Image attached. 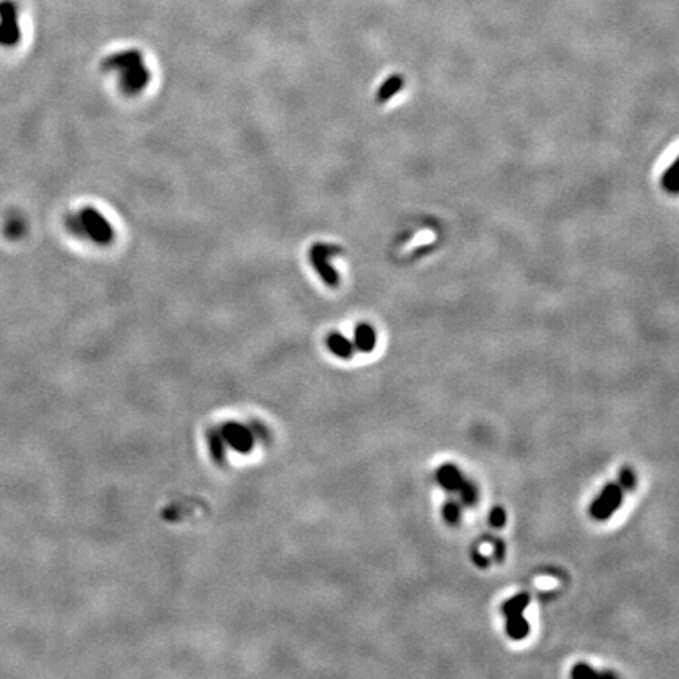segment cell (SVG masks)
Wrapping results in <instances>:
<instances>
[{"mask_svg":"<svg viewBox=\"0 0 679 679\" xmlns=\"http://www.w3.org/2000/svg\"><path fill=\"white\" fill-rule=\"evenodd\" d=\"M102 68L106 71L120 72V88L124 94H137L150 82V71L143 65L142 54L136 49L121 50V53L107 57Z\"/></svg>","mask_w":679,"mask_h":679,"instance_id":"obj_1","label":"cell"},{"mask_svg":"<svg viewBox=\"0 0 679 679\" xmlns=\"http://www.w3.org/2000/svg\"><path fill=\"white\" fill-rule=\"evenodd\" d=\"M342 254V249L334 244H324V242H316L310 249V261L312 266L318 272L321 280L329 286H337L340 283L338 272L330 266V256H337Z\"/></svg>","mask_w":679,"mask_h":679,"instance_id":"obj_2","label":"cell"},{"mask_svg":"<svg viewBox=\"0 0 679 679\" xmlns=\"http://www.w3.org/2000/svg\"><path fill=\"white\" fill-rule=\"evenodd\" d=\"M77 214L85 228L87 239H92L96 244L101 246H107L114 241V228L99 211H96L94 208H84Z\"/></svg>","mask_w":679,"mask_h":679,"instance_id":"obj_3","label":"cell"},{"mask_svg":"<svg viewBox=\"0 0 679 679\" xmlns=\"http://www.w3.org/2000/svg\"><path fill=\"white\" fill-rule=\"evenodd\" d=\"M623 504V489L619 488L616 483H609L601 491L599 496L594 499V501L590 505V516L594 521H609L612 514L618 511L619 506Z\"/></svg>","mask_w":679,"mask_h":679,"instance_id":"obj_4","label":"cell"},{"mask_svg":"<svg viewBox=\"0 0 679 679\" xmlns=\"http://www.w3.org/2000/svg\"><path fill=\"white\" fill-rule=\"evenodd\" d=\"M21 40L16 9L11 4H0V46H14Z\"/></svg>","mask_w":679,"mask_h":679,"instance_id":"obj_5","label":"cell"},{"mask_svg":"<svg viewBox=\"0 0 679 679\" xmlns=\"http://www.w3.org/2000/svg\"><path fill=\"white\" fill-rule=\"evenodd\" d=\"M222 438L230 447H233L236 452L249 453L255 444V435L249 430V428L238 425V423H228L222 430Z\"/></svg>","mask_w":679,"mask_h":679,"instance_id":"obj_6","label":"cell"},{"mask_svg":"<svg viewBox=\"0 0 679 679\" xmlns=\"http://www.w3.org/2000/svg\"><path fill=\"white\" fill-rule=\"evenodd\" d=\"M435 478H438V483L442 488L448 492H457L461 489L464 482H466L461 470L457 469L455 464H444V466H440L438 472H435Z\"/></svg>","mask_w":679,"mask_h":679,"instance_id":"obj_7","label":"cell"},{"mask_svg":"<svg viewBox=\"0 0 679 679\" xmlns=\"http://www.w3.org/2000/svg\"><path fill=\"white\" fill-rule=\"evenodd\" d=\"M376 346V332L371 324L360 322L354 332V348L362 352H371Z\"/></svg>","mask_w":679,"mask_h":679,"instance_id":"obj_8","label":"cell"},{"mask_svg":"<svg viewBox=\"0 0 679 679\" xmlns=\"http://www.w3.org/2000/svg\"><path fill=\"white\" fill-rule=\"evenodd\" d=\"M327 348L340 359H349L354 356V343L344 335L334 332L327 337Z\"/></svg>","mask_w":679,"mask_h":679,"instance_id":"obj_9","label":"cell"},{"mask_svg":"<svg viewBox=\"0 0 679 679\" xmlns=\"http://www.w3.org/2000/svg\"><path fill=\"white\" fill-rule=\"evenodd\" d=\"M506 634L513 640H523L530 634V623L523 614L506 616Z\"/></svg>","mask_w":679,"mask_h":679,"instance_id":"obj_10","label":"cell"},{"mask_svg":"<svg viewBox=\"0 0 679 679\" xmlns=\"http://www.w3.org/2000/svg\"><path fill=\"white\" fill-rule=\"evenodd\" d=\"M404 85V77L400 75H393L384 80V84L379 87L378 93H376V99L378 102H386L389 99H392L393 96L401 90Z\"/></svg>","mask_w":679,"mask_h":679,"instance_id":"obj_11","label":"cell"},{"mask_svg":"<svg viewBox=\"0 0 679 679\" xmlns=\"http://www.w3.org/2000/svg\"><path fill=\"white\" fill-rule=\"evenodd\" d=\"M530 604V596L527 593H519L513 596L511 599H508L504 607H501V612H504L505 616H513V615H519L526 612Z\"/></svg>","mask_w":679,"mask_h":679,"instance_id":"obj_12","label":"cell"},{"mask_svg":"<svg viewBox=\"0 0 679 679\" xmlns=\"http://www.w3.org/2000/svg\"><path fill=\"white\" fill-rule=\"evenodd\" d=\"M678 168H679V162L676 159V161H673V164H671L666 170V173H663V176H662L663 189L671 192V194H676L678 189H679V172H678Z\"/></svg>","mask_w":679,"mask_h":679,"instance_id":"obj_13","label":"cell"},{"mask_svg":"<svg viewBox=\"0 0 679 679\" xmlns=\"http://www.w3.org/2000/svg\"><path fill=\"white\" fill-rule=\"evenodd\" d=\"M442 514H444V519L450 526H456L461 521V505L455 500H448L442 508Z\"/></svg>","mask_w":679,"mask_h":679,"instance_id":"obj_14","label":"cell"},{"mask_svg":"<svg viewBox=\"0 0 679 679\" xmlns=\"http://www.w3.org/2000/svg\"><path fill=\"white\" fill-rule=\"evenodd\" d=\"M65 225H66V230H68L72 236H76V238H87L85 228L82 225V220H80L79 217V214H68L65 219Z\"/></svg>","mask_w":679,"mask_h":679,"instance_id":"obj_15","label":"cell"},{"mask_svg":"<svg viewBox=\"0 0 679 679\" xmlns=\"http://www.w3.org/2000/svg\"><path fill=\"white\" fill-rule=\"evenodd\" d=\"M457 494H460L461 496V501L466 506H474L477 504V500H478V491L477 488L474 486V483H470V482H464V484L461 486V489L457 491Z\"/></svg>","mask_w":679,"mask_h":679,"instance_id":"obj_16","label":"cell"},{"mask_svg":"<svg viewBox=\"0 0 679 679\" xmlns=\"http://www.w3.org/2000/svg\"><path fill=\"white\" fill-rule=\"evenodd\" d=\"M210 445H211L212 455L216 456L217 460H220L225 453V445H227L225 439L222 438V433H212L210 435Z\"/></svg>","mask_w":679,"mask_h":679,"instance_id":"obj_17","label":"cell"},{"mask_svg":"<svg viewBox=\"0 0 679 679\" xmlns=\"http://www.w3.org/2000/svg\"><path fill=\"white\" fill-rule=\"evenodd\" d=\"M637 483V477L634 474V470L631 467H624L619 472V488L631 491L636 488Z\"/></svg>","mask_w":679,"mask_h":679,"instance_id":"obj_18","label":"cell"},{"mask_svg":"<svg viewBox=\"0 0 679 679\" xmlns=\"http://www.w3.org/2000/svg\"><path fill=\"white\" fill-rule=\"evenodd\" d=\"M489 523L494 528L506 526V511L501 506H494L489 511Z\"/></svg>","mask_w":679,"mask_h":679,"instance_id":"obj_19","label":"cell"},{"mask_svg":"<svg viewBox=\"0 0 679 679\" xmlns=\"http://www.w3.org/2000/svg\"><path fill=\"white\" fill-rule=\"evenodd\" d=\"M592 676H599V673H597L596 670H593L592 667H590L588 663H584V662L575 663V666H574L572 670H571V678H574V679L592 678Z\"/></svg>","mask_w":679,"mask_h":679,"instance_id":"obj_20","label":"cell"},{"mask_svg":"<svg viewBox=\"0 0 679 679\" xmlns=\"http://www.w3.org/2000/svg\"><path fill=\"white\" fill-rule=\"evenodd\" d=\"M6 232L11 236V238H18L22 233H24V222L19 217H13L9 224H6Z\"/></svg>","mask_w":679,"mask_h":679,"instance_id":"obj_21","label":"cell"},{"mask_svg":"<svg viewBox=\"0 0 679 679\" xmlns=\"http://www.w3.org/2000/svg\"><path fill=\"white\" fill-rule=\"evenodd\" d=\"M505 543L501 541V540H496L494 541V558L497 560V562H504V558H505Z\"/></svg>","mask_w":679,"mask_h":679,"instance_id":"obj_22","label":"cell"},{"mask_svg":"<svg viewBox=\"0 0 679 679\" xmlns=\"http://www.w3.org/2000/svg\"><path fill=\"white\" fill-rule=\"evenodd\" d=\"M472 558H474V563L478 567H488V565H489L488 557H484L483 553L478 552V550H474V553H472Z\"/></svg>","mask_w":679,"mask_h":679,"instance_id":"obj_23","label":"cell"}]
</instances>
